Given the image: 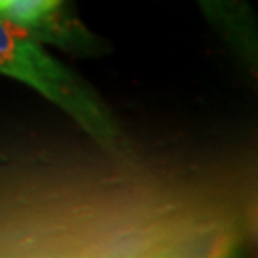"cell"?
Returning <instances> with one entry per match:
<instances>
[{
    "mask_svg": "<svg viewBox=\"0 0 258 258\" xmlns=\"http://www.w3.org/2000/svg\"><path fill=\"white\" fill-rule=\"evenodd\" d=\"M0 75L40 94L73 120L88 140L107 149L130 148L113 111L81 75L48 52L29 29L0 16Z\"/></svg>",
    "mask_w": 258,
    "mask_h": 258,
    "instance_id": "cell-1",
    "label": "cell"
},
{
    "mask_svg": "<svg viewBox=\"0 0 258 258\" xmlns=\"http://www.w3.org/2000/svg\"><path fill=\"white\" fill-rule=\"evenodd\" d=\"M65 0H0V16L29 29L42 42L79 50H92L96 54V37L84 27L63 18Z\"/></svg>",
    "mask_w": 258,
    "mask_h": 258,
    "instance_id": "cell-2",
    "label": "cell"
}]
</instances>
